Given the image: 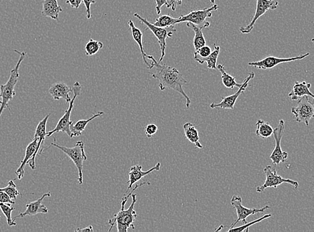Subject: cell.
Returning a JSON list of instances; mask_svg holds the SVG:
<instances>
[{
  "label": "cell",
  "instance_id": "obj_1",
  "mask_svg": "<svg viewBox=\"0 0 314 232\" xmlns=\"http://www.w3.org/2000/svg\"><path fill=\"white\" fill-rule=\"evenodd\" d=\"M146 57L152 60V64L149 69L156 68V72L152 73L151 76L159 81L158 86L160 90L172 89L180 93L186 99L187 109L189 108L191 105V100L182 88L184 85L188 83V81L184 79L182 74L174 67L166 66L165 64H161V63L157 62L153 56L146 55Z\"/></svg>",
  "mask_w": 314,
  "mask_h": 232
},
{
  "label": "cell",
  "instance_id": "obj_2",
  "mask_svg": "<svg viewBox=\"0 0 314 232\" xmlns=\"http://www.w3.org/2000/svg\"><path fill=\"white\" fill-rule=\"evenodd\" d=\"M150 182H144L142 183L136 184V187L128 196H124L121 200V209L118 213L114 215V217L109 220L108 223L110 225L108 231H111L113 227L117 228L118 232H127L129 228L135 229L134 222L137 219V213L134 208L137 202L136 194H133L138 188L143 186L149 185Z\"/></svg>",
  "mask_w": 314,
  "mask_h": 232
},
{
  "label": "cell",
  "instance_id": "obj_3",
  "mask_svg": "<svg viewBox=\"0 0 314 232\" xmlns=\"http://www.w3.org/2000/svg\"><path fill=\"white\" fill-rule=\"evenodd\" d=\"M15 52H17L20 55L19 60L15 68L13 69L11 72V76L9 80L5 84L0 85V98H2V104L0 106V116L3 114V111L6 108H9L11 110V106H9V102L13 100L14 97L16 95L15 86L19 81L20 74V66L23 62L24 59L27 56V52H19L15 50Z\"/></svg>",
  "mask_w": 314,
  "mask_h": 232
},
{
  "label": "cell",
  "instance_id": "obj_4",
  "mask_svg": "<svg viewBox=\"0 0 314 232\" xmlns=\"http://www.w3.org/2000/svg\"><path fill=\"white\" fill-rule=\"evenodd\" d=\"M51 146L59 148L73 160L78 170L79 185H82L83 184V164L87 160L85 152L84 142L83 140H79L73 148H67V146H61L58 144L57 140L55 138L54 142L51 144Z\"/></svg>",
  "mask_w": 314,
  "mask_h": 232
},
{
  "label": "cell",
  "instance_id": "obj_5",
  "mask_svg": "<svg viewBox=\"0 0 314 232\" xmlns=\"http://www.w3.org/2000/svg\"><path fill=\"white\" fill-rule=\"evenodd\" d=\"M72 89L73 97L71 99V102H69V108L65 111L64 114L60 118L56 128L53 130H50V132H47V138H50V136H53V134H57V132H63L68 134L69 138H71L70 126L73 124L72 120H71V112H72L73 106H74L75 99L80 96L81 94L82 87H81L80 83L75 82Z\"/></svg>",
  "mask_w": 314,
  "mask_h": 232
},
{
  "label": "cell",
  "instance_id": "obj_6",
  "mask_svg": "<svg viewBox=\"0 0 314 232\" xmlns=\"http://www.w3.org/2000/svg\"><path fill=\"white\" fill-rule=\"evenodd\" d=\"M218 5L213 4L211 7L206 8L203 10H192L188 14L182 15L177 18V24L182 22H190L198 26L203 28L204 29L207 28L210 26V22L206 21V18H211L212 12L217 10Z\"/></svg>",
  "mask_w": 314,
  "mask_h": 232
},
{
  "label": "cell",
  "instance_id": "obj_7",
  "mask_svg": "<svg viewBox=\"0 0 314 232\" xmlns=\"http://www.w3.org/2000/svg\"><path fill=\"white\" fill-rule=\"evenodd\" d=\"M264 174L265 175V181L261 186H258L256 192L257 193H263L266 189L269 188H273L277 189L278 186L283 184H290L293 186L295 190L299 187V183L297 182L289 179H285L281 176L278 175L276 172L275 166H267L264 168Z\"/></svg>",
  "mask_w": 314,
  "mask_h": 232
},
{
  "label": "cell",
  "instance_id": "obj_8",
  "mask_svg": "<svg viewBox=\"0 0 314 232\" xmlns=\"http://www.w3.org/2000/svg\"><path fill=\"white\" fill-rule=\"evenodd\" d=\"M309 97L305 96L299 98L297 105L291 109L295 122H303L305 126H309V120L314 116L313 103Z\"/></svg>",
  "mask_w": 314,
  "mask_h": 232
},
{
  "label": "cell",
  "instance_id": "obj_9",
  "mask_svg": "<svg viewBox=\"0 0 314 232\" xmlns=\"http://www.w3.org/2000/svg\"><path fill=\"white\" fill-rule=\"evenodd\" d=\"M134 16L135 17L137 18L139 20L142 22L154 34L156 38L158 39L161 50V57L158 62H162L165 55H166V39L168 38L172 37L174 31H168L167 28L157 27L156 26L154 25V24L150 22L147 20L146 19L141 16L138 13H135Z\"/></svg>",
  "mask_w": 314,
  "mask_h": 232
},
{
  "label": "cell",
  "instance_id": "obj_10",
  "mask_svg": "<svg viewBox=\"0 0 314 232\" xmlns=\"http://www.w3.org/2000/svg\"><path fill=\"white\" fill-rule=\"evenodd\" d=\"M230 204L236 210L237 214V219L230 226V228L235 227L236 224L239 222L246 223V218L250 216L255 215L259 213H263L265 210L269 209L270 206H266L265 207L259 208H247L244 207L242 204V198L240 196H233L230 200ZM229 228V229H230Z\"/></svg>",
  "mask_w": 314,
  "mask_h": 232
},
{
  "label": "cell",
  "instance_id": "obj_11",
  "mask_svg": "<svg viewBox=\"0 0 314 232\" xmlns=\"http://www.w3.org/2000/svg\"><path fill=\"white\" fill-rule=\"evenodd\" d=\"M279 3L275 0H257L256 11L253 19L246 26L240 27L239 31L243 34H247L253 30L254 26L260 18L265 14L267 11L274 10L278 8Z\"/></svg>",
  "mask_w": 314,
  "mask_h": 232
},
{
  "label": "cell",
  "instance_id": "obj_12",
  "mask_svg": "<svg viewBox=\"0 0 314 232\" xmlns=\"http://www.w3.org/2000/svg\"><path fill=\"white\" fill-rule=\"evenodd\" d=\"M284 130H285V122L283 120H281L277 128L273 130V132L275 146L269 158L273 162V166H278L281 162H285L288 158L287 152L282 150L281 148V138H283Z\"/></svg>",
  "mask_w": 314,
  "mask_h": 232
},
{
  "label": "cell",
  "instance_id": "obj_13",
  "mask_svg": "<svg viewBox=\"0 0 314 232\" xmlns=\"http://www.w3.org/2000/svg\"><path fill=\"white\" fill-rule=\"evenodd\" d=\"M309 55V53L307 52L304 54L297 56L295 57L286 58H277L269 56L266 57L263 60L249 62L248 65L255 68L261 69V70H268V69L273 68L274 67L280 64H283V63L301 60Z\"/></svg>",
  "mask_w": 314,
  "mask_h": 232
},
{
  "label": "cell",
  "instance_id": "obj_14",
  "mask_svg": "<svg viewBox=\"0 0 314 232\" xmlns=\"http://www.w3.org/2000/svg\"><path fill=\"white\" fill-rule=\"evenodd\" d=\"M255 77V74L252 72L249 73L248 76L246 77L243 82L242 83L241 86L238 88V90L236 91L233 94L230 95V96L222 97L221 102L216 104V103L212 102L210 105V108L212 109L215 108H221V109H230V110H233L234 104L237 100L238 97L242 94L244 91L246 90V89L248 88L249 84L248 82L251 79H253Z\"/></svg>",
  "mask_w": 314,
  "mask_h": 232
},
{
  "label": "cell",
  "instance_id": "obj_15",
  "mask_svg": "<svg viewBox=\"0 0 314 232\" xmlns=\"http://www.w3.org/2000/svg\"><path fill=\"white\" fill-rule=\"evenodd\" d=\"M50 116H51V114H47L41 122H40L39 124H38L37 128H36L35 136H34V138H39V140H38L37 148V150H36L35 154H34V156L31 158V160L28 162V164H29L32 170H35L36 168L35 160L37 154H41L42 152H43L41 148L44 142H45L46 138H47V122Z\"/></svg>",
  "mask_w": 314,
  "mask_h": 232
},
{
  "label": "cell",
  "instance_id": "obj_16",
  "mask_svg": "<svg viewBox=\"0 0 314 232\" xmlns=\"http://www.w3.org/2000/svg\"><path fill=\"white\" fill-rule=\"evenodd\" d=\"M160 162H158L154 168L146 170V172H144V170H142V166H141V164H136V166H131L128 172L129 180L128 182H127V184H128V189H127L126 192L130 191V190L132 189L133 186L138 183V182H140L145 176L152 174V172L160 170Z\"/></svg>",
  "mask_w": 314,
  "mask_h": 232
},
{
  "label": "cell",
  "instance_id": "obj_17",
  "mask_svg": "<svg viewBox=\"0 0 314 232\" xmlns=\"http://www.w3.org/2000/svg\"><path fill=\"white\" fill-rule=\"evenodd\" d=\"M51 192H48L36 201L27 204L26 206L27 209L25 211L16 216L14 220L15 221L17 218H23L27 217V216H35L39 214H47L49 212V210L46 207V206L43 205V202L45 198L51 197Z\"/></svg>",
  "mask_w": 314,
  "mask_h": 232
},
{
  "label": "cell",
  "instance_id": "obj_18",
  "mask_svg": "<svg viewBox=\"0 0 314 232\" xmlns=\"http://www.w3.org/2000/svg\"><path fill=\"white\" fill-rule=\"evenodd\" d=\"M49 93L54 100H59L63 99L67 102H70L71 97L70 92H73V89L66 83L58 82L55 83L49 88Z\"/></svg>",
  "mask_w": 314,
  "mask_h": 232
},
{
  "label": "cell",
  "instance_id": "obj_19",
  "mask_svg": "<svg viewBox=\"0 0 314 232\" xmlns=\"http://www.w3.org/2000/svg\"><path fill=\"white\" fill-rule=\"evenodd\" d=\"M311 84L307 83L305 81L303 82H295V84L290 91L288 96L291 98L292 100H297L302 97L307 96L313 98V94L310 91Z\"/></svg>",
  "mask_w": 314,
  "mask_h": 232
},
{
  "label": "cell",
  "instance_id": "obj_20",
  "mask_svg": "<svg viewBox=\"0 0 314 232\" xmlns=\"http://www.w3.org/2000/svg\"><path fill=\"white\" fill-rule=\"evenodd\" d=\"M38 140H39V138H34L33 142L27 146L25 158L22 160L21 166H19L17 172H16V174H17L18 176V179L19 180H21L25 177L26 166L28 164V162L31 160V158H33L34 154H35L37 148Z\"/></svg>",
  "mask_w": 314,
  "mask_h": 232
},
{
  "label": "cell",
  "instance_id": "obj_21",
  "mask_svg": "<svg viewBox=\"0 0 314 232\" xmlns=\"http://www.w3.org/2000/svg\"><path fill=\"white\" fill-rule=\"evenodd\" d=\"M63 11V10L58 3L57 0H44L43 2L41 14L44 17L59 21V14Z\"/></svg>",
  "mask_w": 314,
  "mask_h": 232
},
{
  "label": "cell",
  "instance_id": "obj_22",
  "mask_svg": "<svg viewBox=\"0 0 314 232\" xmlns=\"http://www.w3.org/2000/svg\"><path fill=\"white\" fill-rule=\"evenodd\" d=\"M103 114H104L103 111H99L98 112L93 114V116L91 118H88V120H79L75 122V124H71L70 126L71 138H73L74 136H81L83 132H84L85 128H86L87 124L91 120H94L95 118H100Z\"/></svg>",
  "mask_w": 314,
  "mask_h": 232
},
{
  "label": "cell",
  "instance_id": "obj_23",
  "mask_svg": "<svg viewBox=\"0 0 314 232\" xmlns=\"http://www.w3.org/2000/svg\"><path fill=\"white\" fill-rule=\"evenodd\" d=\"M129 27L132 32V35L134 41L138 44L139 48H140L141 53L142 54L143 60L145 64H146L147 68H150V64L146 61V53L145 52L144 45H143V33L140 29L136 27L134 25V22L132 20L128 21Z\"/></svg>",
  "mask_w": 314,
  "mask_h": 232
},
{
  "label": "cell",
  "instance_id": "obj_24",
  "mask_svg": "<svg viewBox=\"0 0 314 232\" xmlns=\"http://www.w3.org/2000/svg\"><path fill=\"white\" fill-rule=\"evenodd\" d=\"M185 136L190 142L195 146L196 148H202L203 146L200 142L199 134L197 128L191 122H186L183 126Z\"/></svg>",
  "mask_w": 314,
  "mask_h": 232
},
{
  "label": "cell",
  "instance_id": "obj_25",
  "mask_svg": "<svg viewBox=\"0 0 314 232\" xmlns=\"http://www.w3.org/2000/svg\"><path fill=\"white\" fill-rule=\"evenodd\" d=\"M214 50L212 51L211 54L206 58L194 57V60L199 63L200 64H203L204 63L207 64V67L210 69L216 70V62L220 54V46L214 44Z\"/></svg>",
  "mask_w": 314,
  "mask_h": 232
},
{
  "label": "cell",
  "instance_id": "obj_26",
  "mask_svg": "<svg viewBox=\"0 0 314 232\" xmlns=\"http://www.w3.org/2000/svg\"><path fill=\"white\" fill-rule=\"evenodd\" d=\"M186 26L194 32L193 45L195 51L206 44L205 38H204L203 32H202V30H204L203 28L198 26L190 22H186Z\"/></svg>",
  "mask_w": 314,
  "mask_h": 232
},
{
  "label": "cell",
  "instance_id": "obj_27",
  "mask_svg": "<svg viewBox=\"0 0 314 232\" xmlns=\"http://www.w3.org/2000/svg\"><path fill=\"white\" fill-rule=\"evenodd\" d=\"M216 68L221 73L222 84L226 88L233 89L234 87L239 88V87L241 86L242 84H238L234 76H231V75L228 74L226 72L225 67H224V64H218V66H216Z\"/></svg>",
  "mask_w": 314,
  "mask_h": 232
},
{
  "label": "cell",
  "instance_id": "obj_28",
  "mask_svg": "<svg viewBox=\"0 0 314 232\" xmlns=\"http://www.w3.org/2000/svg\"><path fill=\"white\" fill-rule=\"evenodd\" d=\"M256 126H257L255 132L256 136L262 140H266V138H270L273 134V128L269 122L259 120H257Z\"/></svg>",
  "mask_w": 314,
  "mask_h": 232
},
{
  "label": "cell",
  "instance_id": "obj_29",
  "mask_svg": "<svg viewBox=\"0 0 314 232\" xmlns=\"http://www.w3.org/2000/svg\"><path fill=\"white\" fill-rule=\"evenodd\" d=\"M176 24H177V18H174L170 15H163L158 18L154 23V25L156 26L162 28H172L174 29V26Z\"/></svg>",
  "mask_w": 314,
  "mask_h": 232
},
{
  "label": "cell",
  "instance_id": "obj_30",
  "mask_svg": "<svg viewBox=\"0 0 314 232\" xmlns=\"http://www.w3.org/2000/svg\"><path fill=\"white\" fill-rule=\"evenodd\" d=\"M103 47V44L101 42L93 39L89 40L88 42L85 45V54L88 56H91L96 54Z\"/></svg>",
  "mask_w": 314,
  "mask_h": 232
},
{
  "label": "cell",
  "instance_id": "obj_31",
  "mask_svg": "<svg viewBox=\"0 0 314 232\" xmlns=\"http://www.w3.org/2000/svg\"><path fill=\"white\" fill-rule=\"evenodd\" d=\"M0 209L3 212L4 215L7 218L8 225L11 226V227L17 226V222H15V220L12 218V214H13L14 210H15V208L13 207L12 204L0 203Z\"/></svg>",
  "mask_w": 314,
  "mask_h": 232
},
{
  "label": "cell",
  "instance_id": "obj_32",
  "mask_svg": "<svg viewBox=\"0 0 314 232\" xmlns=\"http://www.w3.org/2000/svg\"><path fill=\"white\" fill-rule=\"evenodd\" d=\"M271 214H266V215L262 216V217L258 218V219L253 220V221L249 222V223H244V225L241 226H238V227H234L232 228H230V229L228 230V232H248V228H250V226L255 225L256 224L259 223L262 221H263L264 220L268 219V218L271 217Z\"/></svg>",
  "mask_w": 314,
  "mask_h": 232
},
{
  "label": "cell",
  "instance_id": "obj_33",
  "mask_svg": "<svg viewBox=\"0 0 314 232\" xmlns=\"http://www.w3.org/2000/svg\"><path fill=\"white\" fill-rule=\"evenodd\" d=\"M0 191L5 192L8 195L11 197L12 200H16L18 196H21V193L19 190H17V186L13 180H11L8 183L7 187L4 188H0Z\"/></svg>",
  "mask_w": 314,
  "mask_h": 232
},
{
  "label": "cell",
  "instance_id": "obj_34",
  "mask_svg": "<svg viewBox=\"0 0 314 232\" xmlns=\"http://www.w3.org/2000/svg\"><path fill=\"white\" fill-rule=\"evenodd\" d=\"M212 50L207 45L200 48L198 50L194 52V57L206 58L211 54Z\"/></svg>",
  "mask_w": 314,
  "mask_h": 232
},
{
  "label": "cell",
  "instance_id": "obj_35",
  "mask_svg": "<svg viewBox=\"0 0 314 232\" xmlns=\"http://www.w3.org/2000/svg\"><path fill=\"white\" fill-rule=\"evenodd\" d=\"M144 130L147 138H151L158 132V128L156 124H147V126H145Z\"/></svg>",
  "mask_w": 314,
  "mask_h": 232
},
{
  "label": "cell",
  "instance_id": "obj_36",
  "mask_svg": "<svg viewBox=\"0 0 314 232\" xmlns=\"http://www.w3.org/2000/svg\"><path fill=\"white\" fill-rule=\"evenodd\" d=\"M0 203L13 204H15V200H12L11 197L5 192L0 191Z\"/></svg>",
  "mask_w": 314,
  "mask_h": 232
},
{
  "label": "cell",
  "instance_id": "obj_37",
  "mask_svg": "<svg viewBox=\"0 0 314 232\" xmlns=\"http://www.w3.org/2000/svg\"><path fill=\"white\" fill-rule=\"evenodd\" d=\"M83 2L84 3L85 8H86L87 18L89 20L91 18V5L96 3V0H83Z\"/></svg>",
  "mask_w": 314,
  "mask_h": 232
},
{
  "label": "cell",
  "instance_id": "obj_38",
  "mask_svg": "<svg viewBox=\"0 0 314 232\" xmlns=\"http://www.w3.org/2000/svg\"><path fill=\"white\" fill-rule=\"evenodd\" d=\"M182 0H170L166 6L167 8H170L172 11H176V8L182 4Z\"/></svg>",
  "mask_w": 314,
  "mask_h": 232
},
{
  "label": "cell",
  "instance_id": "obj_39",
  "mask_svg": "<svg viewBox=\"0 0 314 232\" xmlns=\"http://www.w3.org/2000/svg\"><path fill=\"white\" fill-rule=\"evenodd\" d=\"M156 4L157 14L160 15L161 14V8H162L163 6H166L167 4H168V1H167V0H156Z\"/></svg>",
  "mask_w": 314,
  "mask_h": 232
},
{
  "label": "cell",
  "instance_id": "obj_40",
  "mask_svg": "<svg viewBox=\"0 0 314 232\" xmlns=\"http://www.w3.org/2000/svg\"><path fill=\"white\" fill-rule=\"evenodd\" d=\"M83 2V0H67V4H70L73 8L77 9L80 6Z\"/></svg>",
  "mask_w": 314,
  "mask_h": 232
},
{
  "label": "cell",
  "instance_id": "obj_41",
  "mask_svg": "<svg viewBox=\"0 0 314 232\" xmlns=\"http://www.w3.org/2000/svg\"><path fill=\"white\" fill-rule=\"evenodd\" d=\"M75 232H93V228L92 226H89V227L85 228H79L75 230Z\"/></svg>",
  "mask_w": 314,
  "mask_h": 232
},
{
  "label": "cell",
  "instance_id": "obj_42",
  "mask_svg": "<svg viewBox=\"0 0 314 232\" xmlns=\"http://www.w3.org/2000/svg\"><path fill=\"white\" fill-rule=\"evenodd\" d=\"M1 104H2V100H0V106H1Z\"/></svg>",
  "mask_w": 314,
  "mask_h": 232
},
{
  "label": "cell",
  "instance_id": "obj_43",
  "mask_svg": "<svg viewBox=\"0 0 314 232\" xmlns=\"http://www.w3.org/2000/svg\"><path fill=\"white\" fill-rule=\"evenodd\" d=\"M1 218H2L1 216H0V219H1Z\"/></svg>",
  "mask_w": 314,
  "mask_h": 232
}]
</instances>
